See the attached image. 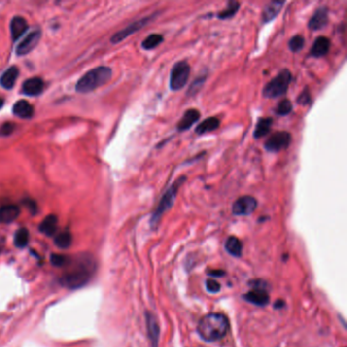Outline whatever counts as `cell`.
Instances as JSON below:
<instances>
[{
  "mask_svg": "<svg viewBox=\"0 0 347 347\" xmlns=\"http://www.w3.org/2000/svg\"><path fill=\"white\" fill-rule=\"evenodd\" d=\"M200 116H201V113L197 109L193 108V109L186 110L177 124V130L179 132H184V131H187L188 129H191L192 126L200 119Z\"/></svg>",
  "mask_w": 347,
  "mask_h": 347,
  "instance_id": "cell-13",
  "label": "cell"
},
{
  "mask_svg": "<svg viewBox=\"0 0 347 347\" xmlns=\"http://www.w3.org/2000/svg\"><path fill=\"white\" fill-rule=\"evenodd\" d=\"M157 14H158V12H156L155 14H151V15H149V17H146V18H144V19H140V20H139V21H137V22H135V23L129 25L128 27L124 28L123 30L119 31L118 33H116V34L111 38V42L114 43V44L121 42V41H122L123 39H125L126 37L131 36L132 34L136 33V32L139 31L140 29H143L145 26H147L152 20H154V19L156 18L155 15H157Z\"/></svg>",
  "mask_w": 347,
  "mask_h": 347,
  "instance_id": "cell-9",
  "label": "cell"
},
{
  "mask_svg": "<svg viewBox=\"0 0 347 347\" xmlns=\"http://www.w3.org/2000/svg\"><path fill=\"white\" fill-rule=\"evenodd\" d=\"M13 113L21 118H30L34 114V109L28 101L20 100L14 103L12 108Z\"/></svg>",
  "mask_w": 347,
  "mask_h": 347,
  "instance_id": "cell-20",
  "label": "cell"
},
{
  "mask_svg": "<svg viewBox=\"0 0 347 347\" xmlns=\"http://www.w3.org/2000/svg\"><path fill=\"white\" fill-rule=\"evenodd\" d=\"M163 42V36L160 34H152L148 36L143 43H141V47L145 50H152L156 48L157 46H159Z\"/></svg>",
  "mask_w": 347,
  "mask_h": 347,
  "instance_id": "cell-27",
  "label": "cell"
},
{
  "mask_svg": "<svg viewBox=\"0 0 347 347\" xmlns=\"http://www.w3.org/2000/svg\"><path fill=\"white\" fill-rule=\"evenodd\" d=\"M244 299H246L250 304L263 307L269 303V295H268V293L264 289L254 288L244 295Z\"/></svg>",
  "mask_w": 347,
  "mask_h": 347,
  "instance_id": "cell-16",
  "label": "cell"
},
{
  "mask_svg": "<svg viewBox=\"0 0 347 347\" xmlns=\"http://www.w3.org/2000/svg\"><path fill=\"white\" fill-rule=\"evenodd\" d=\"M147 328L152 347H157L160 335V328L156 318L150 312L147 313Z\"/></svg>",
  "mask_w": 347,
  "mask_h": 347,
  "instance_id": "cell-18",
  "label": "cell"
},
{
  "mask_svg": "<svg viewBox=\"0 0 347 347\" xmlns=\"http://www.w3.org/2000/svg\"><path fill=\"white\" fill-rule=\"evenodd\" d=\"M284 4H285V2L284 1H277V0H275V1H271L268 3L264 10H263V13H262V21L264 24H267V23H270L272 22L277 15L280 13L282 7L284 6Z\"/></svg>",
  "mask_w": 347,
  "mask_h": 347,
  "instance_id": "cell-14",
  "label": "cell"
},
{
  "mask_svg": "<svg viewBox=\"0 0 347 347\" xmlns=\"http://www.w3.org/2000/svg\"><path fill=\"white\" fill-rule=\"evenodd\" d=\"M241 7V3L238 1H229L227 3V6L225 9H223L222 11H220L217 13V18L219 20H228L233 18L234 15L238 13V11L240 10Z\"/></svg>",
  "mask_w": 347,
  "mask_h": 347,
  "instance_id": "cell-26",
  "label": "cell"
},
{
  "mask_svg": "<svg viewBox=\"0 0 347 347\" xmlns=\"http://www.w3.org/2000/svg\"><path fill=\"white\" fill-rule=\"evenodd\" d=\"M69 260V258H68L67 256L56 255V254H53L51 256V263L55 267H65L68 264Z\"/></svg>",
  "mask_w": 347,
  "mask_h": 347,
  "instance_id": "cell-34",
  "label": "cell"
},
{
  "mask_svg": "<svg viewBox=\"0 0 347 347\" xmlns=\"http://www.w3.org/2000/svg\"><path fill=\"white\" fill-rule=\"evenodd\" d=\"M191 75V66L186 61H179L173 66L170 72V89L172 91L181 90Z\"/></svg>",
  "mask_w": 347,
  "mask_h": 347,
  "instance_id": "cell-6",
  "label": "cell"
},
{
  "mask_svg": "<svg viewBox=\"0 0 347 347\" xmlns=\"http://www.w3.org/2000/svg\"><path fill=\"white\" fill-rule=\"evenodd\" d=\"M311 94H310V90L308 88H305L304 91L298 95V97L296 99V102L298 104H301L303 106H306L308 104L311 103Z\"/></svg>",
  "mask_w": 347,
  "mask_h": 347,
  "instance_id": "cell-33",
  "label": "cell"
},
{
  "mask_svg": "<svg viewBox=\"0 0 347 347\" xmlns=\"http://www.w3.org/2000/svg\"><path fill=\"white\" fill-rule=\"evenodd\" d=\"M44 82L40 77H32L27 80L23 85V93L28 96H38L43 91Z\"/></svg>",
  "mask_w": 347,
  "mask_h": 347,
  "instance_id": "cell-15",
  "label": "cell"
},
{
  "mask_svg": "<svg viewBox=\"0 0 347 347\" xmlns=\"http://www.w3.org/2000/svg\"><path fill=\"white\" fill-rule=\"evenodd\" d=\"M209 273L213 276H222L224 274L223 271H210Z\"/></svg>",
  "mask_w": 347,
  "mask_h": 347,
  "instance_id": "cell-37",
  "label": "cell"
},
{
  "mask_svg": "<svg viewBox=\"0 0 347 347\" xmlns=\"http://www.w3.org/2000/svg\"><path fill=\"white\" fill-rule=\"evenodd\" d=\"M292 81V73L289 69H282L274 78L268 83L263 90V96L268 99H276L285 95Z\"/></svg>",
  "mask_w": 347,
  "mask_h": 347,
  "instance_id": "cell-5",
  "label": "cell"
},
{
  "mask_svg": "<svg viewBox=\"0 0 347 347\" xmlns=\"http://www.w3.org/2000/svg\"><path fill=\"white\" fill-rule=\"evenodd\" d=\"M220 126V120L217 117H209L203 120L197 128H196V134L197 135H205L207 133H211L213 131H216L219 129Z\"/></svg>",
  "mask_w": 347,
  "mask_h": 347,
  "instance_id": "cell-21",
  "label": "cell"
},
{
  "mask_svg": "<svg viewBox=\"0 0 347 347\" xmlns=\"http://www.w3.org/2000/svg\"><path fill=\"white\" fill-rule=\"evenodd\" d=\"M206 77H207L206 75H204V76H199L198 78H196L195 82L191 85V87H189V89L187 91V96H194V95H196L201 90L203 85L205 84Z\"/></svg>",
  "mask_w": 347,
  "mask_h": 347,
  "instance_id": "cell-32",
  "label": "cell"
},
{
  "mask_svg": "<svg viewBox=\"0 0 347 347\" xmlns=\"http://www.w3.org/2000/svg\"><path fill=\"white\" fill-rule=\"evenodd\" d=\"M329 23V9L327 7H319L314 11L309 21V29L312 31H319Z\"/></svg>",
  "mask_w": 347,
  "mask_h": 347,
  "instance_id": "cell-11",
  "label": "cell"
},
{
  "mask_svg": "<svg viewBox=\"0 0 347 347\" xmlns=\"http://www.w3.org/2000/svg\"><path fill=\"white\" fill-rule=\"evenodd\" d=\"M14 128H15V125L13 123L6 122L1 126V129H0V135L9 136L14 131Z\"/></svg>",
  "mask_w": 347,
  "mask_h": 347,
  "instance_id": "cell-36",
  "label": "cell"
},
{
  "mask_svg": "<svg viewBox=\"0 0 347 347\" xmlns=\"http://www.w3.org/2000/svg\"><path fill=\"white\" fill-rule=\"evenodd\" d=\"M229 329L228 319L223 313H208L200 320L198 332L200 336L208 342L222 339Z\"/></svg>",
  "mask_w": 347,
  "mask_h": 347,
  "instance_id": "cell-2",
  "label": "cell"
},
{
  "mask_svg": "<svg viewBox=\"0 0 347 347\" xmlns=\"http://www.w3.org/2000/svg\"><path fill=\"white\" fill-rule=\"evenodd\" d=\"M29 238H30V234L28 229L24 227L20 228L17 232H15V235H14V245L19 248L25 247L29 243Z\"/></svg>",
  "mask_w": 347,
  "mask_h": 347,
  "instance_id": "cell-28",
  "label": "cell"
},
{
  "mask_svg": "<svg viewBox=\"0 0 347 347\" xmlns=\"http://www.w3.org/2000/svg\"><path fill=\"white\" fill-rule=\"evenodd\" d=\"M112 71L107 67H99L88 71L78 80L75 90L78 93H89L110 81Z\"/></svg>",
  "mask_w": 347,
  "mask_h": 347,
  "instance_id": "cell-3",
  "label": "cell"
},
{
  "mask_svg": "<svg viewBox=\"0 0 347 347\" xmlns=\"http://www.w3.org/2000/svg\"><path fill=\"white\" fill-rule=\"evenodd\" d=\"M185 179H186L185 176H181L178 179H176L170 185L166 193L163 195L162 199L159 202V205H158L155 212L151 217V227L156 228L158 224H159L162 216L173 206V204H174L176 200L179 187L184 183Z\"/></svg>",
  "mask_w": 347,
  "mask_h": 347,
  "instance_id": "cell-4",
  "label": "cell"
},
{
  "mask_svg": "<svg viewBox=\"0 0 347 347\" xmlns=\"http://www.w3.org/2000/svg\"><path fill=\"white\" fill-rule=\"evenodd\" d=\"M304 46H305V38L302 35L293 36L288 42V47L290 51L294 53L301 51L304 48Z\"/></svg>",
  "mask_w": 347,
  "mask_h": 347,
  "instance_id": "cell-30",
  "label": "cell"
},
{
  "mask_svg": "<svg viewBox=\"0 0 347 347\" xmlns=\"http://www.w3.org/2000/svg\"><path fill=\"white\" fill-rule=\"evenodd\" d=\"M206 287H207V290L212 292V293H216L220 290L221 288V285H220V283L217 282L216 280H213V279H209L207 280L206 282Z\"/></svg>",
  "mask_w": 347,
  "mask_h": 347,
  "instance_id": "cell-35",
  "label": "cell"
},
{
  "mask_svg": "<svg viewBox=\"0 0 347 347\" xmlns=\"http://www.w3.org/2000/svg\"><path fill=\"white\" fill-rule=\"evenodd\" d=\"M41 39V32L34 31L30 33L26 38L18 45L17 47V54L20 56L26 55L33 50L35 47L38 45Z\"/></svg>",
  "mask_w": 347,
  "mask_h": 347,
  "instance_id": "cell-10",
  "label": "cell"
},
{
  "mask_svg": "<svg viewBox=\"0 0 347 347\" xmlns=\"http://www.w3.org/2000/svg\"><path fill=\"white\" fill-rule=\"evenodd\" d=\"M3 104H4V101L1 98H0V109L3 107Z\"/></svg>",
  "mask_w": 347,
  "mask_h": 347,
  "instance_id": "cell-38",
  "label": "cell"
},
{
  "mask_svg": "<svg viewBox=\"0 0 347 347\" xmlns=\"http://www.w3.org/2000/svg\"><path fill=\"white\" fill-rule=\"evenodd\" d=\"M65 267H69L60 279L59 283L69 289H78L91 280L95 272V263L91 256L82 255L73 260L69 259Z\"/></svg>",
  "mask_w": 347,
  "mask_h": 347,
  "instance_id": "cell-1",
  "label": "cell"
},
{
  "mask_svg": "<svg viewBox=\"0 0 347 347\" xmlns=\"http://www.w3.org/2000/svg\"><path fill=\"white\" fill-rule=\"evenodd\" d=\"M273 124V119L271 117H262L259 118L257 125L254 131L255 139H262L266 135L269 134Z\"/></svg>",
  "mask_w": 347,
  "mask_h": 347,
  "instance_id": "cell-22",
  "label": "cell"
},
{
  "mask_svg": "<svg viewBox=\"0 0 347 347\" xmlns=\"http://www.w3.org/2000/svg\"><path fill=\"white\" fill-rule=\"evenodd\" d=\"M28 30V23L22 17H14L10 23V32L11 37L15 41L21 36L24 35L25 32Z\"/></svg>",
  "mask_w": 347,
  "mask_h": 347,
  "instance_id": "cell-19",
  "label": "cell"
},
{
  "mask_svg": "<svg viewBox=\"0 0 347 347\" xmlns=\"http://www.w3.org/2000/svg\"><path fill=\"white\" fill-rule=\"evenodd\" d=\"M225 249L233 257H241L243 254V243L238 238L230 236L225 243Z\"/></svg>",
  "mask_w": 347,
  "mask_h": 347,
  "instance_id": "cell-25",
  "label": "cell"
},
{
  "mask_svg": "<svg viewBox=\"0 0 347 347\" xmlns=\"http://www.w3.org/2000/svg\"><path fill=\"white\" fill-rule=\"evenodd\" d=\"M57 223H58V219L55 215H48L42 221L39 229L42 233L50 236L56 232Z\"/></svg>",
  "mask_w": 347,
  "mask_h": 347,
  "instance_id": "cell-24",
  "label": "cell"
},
{
  "mask_svg": "<svg viewBox=\"0 0 347 347\" xmlns=\"http://www.w3.org/2000/svg\"><path fill=\"white\" fill-rule=\"evenodd\" d=\"M20 215V209L15 205H5L0 208V224L13 222Z\"/></svg>",
  "mask_w": 347,
  "mask_h": 347,
  "instance_id": "cell-17",
  "label": "cell"
},
{
  "mask_svg": "<svg viewBox=\"0 0 347 347\" xmlns=\"http://www.w3.org/2000/svg\"><path fill=\"white\" fill-rule=\"evenodd\" d=\"M292 104L288 99H283L276 108V114L279 116H286L292 111Z\"/></svg>",
  "mask_w": 347,
  "mask_h": 347,
  "instance_id": "cell-31",
  "label": "cell"
},
{
  "mask_svg": "<svg viewBox=\"0 0 347 347\" xmlns=\"http://www.w3.org/2000/svg\"><path fill=\"white\" fill-rule=\"evenodd\" d=\"M330 47H331V42L329 38L324 36L318 37L312 45L310 54L314 58L323 57L329 53Z\"/></svg>",
  "mask_w": 347,
  "mask_h": 347,
  "instance_id": "cell-12",
  "label": "cell"
},
{
  "mask_svg": "<svg viewBox=\"0 0 347 347\" xmlns=\"http://www.w3.org/2000/svg\"><path fill=\"white\" fill-rule=\"evenodd\" d=\"M291 143V135L288 132H276L266 140L265 149L270 153H278L285 150Z\"/></svg>",
  "mask_w": 347,
  "mask_h": 347,
  "instance_id": "cell-7",
  "label": "cell"
},
{
  "mask_svg": "<svg viewBox=\"0 0 347 347\" xmlns=\"http://www.w3.org/2000/svg\"><path fill=\"white\" fill-rule=\"evenodd\" d=\"M18 76H19L18 68L11 67L2 74L1 77H0V85H1L4 89L10 90L14 86Z\"/></svg>",
  "mask_w": 347,
  "mask_h": 347,
  "instance_id": "cell-23",
  "label": "cell"
},
{
  "mask_svg": "<svg viewBox=\"0 0 347 347\" xmlns=\"http://www.w3.org/2000/svg\"><path fill=\"white\" fill-rule=\"evenodd\" d=\"M55 244L60 248H68L72 243V235L69 231H63L56 235Z\"/></svg>",
  "mask_w": 347,
  "mask_h": 347,
  "instance_id": "cell-29",
  "label": "cell"
},
{
  "mask_svg": "<svg viewBox=\"0 0 347 347\" xmlns=\"http://www.w3.org/2000/svg\"><path fill=\"white\" fill-rule=\"evenodd\" d=\"M258 201L251 196H243L236 200L232 205V213L236 216H246L255 212Z\"/></svg>",
  "mask_w": 347,
  "mask_h": 347,
  "instance_id": "cell-8",
  "label": "cell"
}]
</instances>
